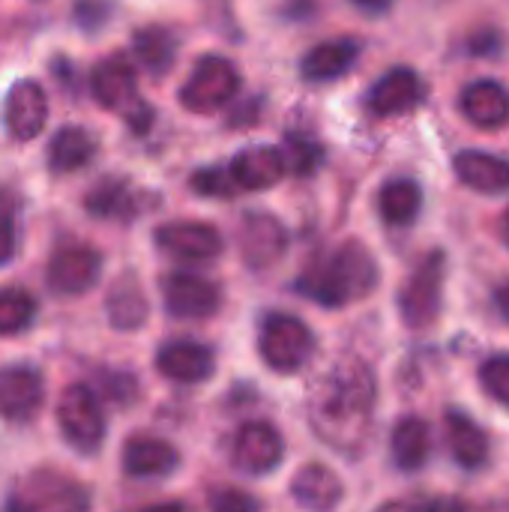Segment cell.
<instances>
[{
	"instance_id": "cell-40",
	"label": "cell",
	"mask_w": 509,
	"mask_h": 512,
	"mask_svg": "<svg viewBox=\"0 0 509 512\" xmlns=\"http://www.w3.org/2000/svg\"><path fill=\"white\" fill-rule=\"evenodd\" d=\"M144 512H186L183 504H156V507H147Z\"/></svg>"
},
{
	"instance_id": "cell-23",
	"label": "cell",
	"mask_w": 509,
	"mask_h": 512,
	"mask_svg": "<svg viewBox=\"0 0 509 512\" xmlns=\"http://www.w3.org/2000/svg\"><path fill=\"white\" fill-rule=\"evenodd\" d=\"M447 441H450V453L453 459L468 468L477 471L486 465L489 459V438L486 432L462 411H447Z\"/></svg>"
},
{
	"instance_id": "cell-35",
	"label": "cell",
	"mask_w": 509,
	"mask_h": 512,
	"mask_svg": "<svg viewBox=\"0 0 509 512\" xmlns=\"http://www.w3.org/2000/svg\"><path fill=\"white\" fill-rule=\"evenodd\" d=\"M108 9H111L108 0H78V3H75V18H78V24H81L84 30H96V27L105 24Z\"/></svg>"
},
{
	"instance_id": "cell-7",
	"label": "cell",
	"mask_w": 509,
	"mask_h": 512,
	"mask_svg": "<svg viewBox=\"0 0 509 512\" xmlns=\"http://www.w3.org/2000/svg\"><path fill=\"white\" fill-rule=\"evenodd\" d=\"M57 423L66 441L81 453H96L105 438V414L96 393L84 384L66 387L57 405Z\"/></svg>"
},
{
	"instance_id": "cell-20",
	"label": "cell",
	"mask_w": 509,
	"mask_h": 512,
	"mask_svg": "<svg viewBox=\"0 0 509 512\" xmlns=\"http://www.w3.org/2000/svg\"><path fill=\"white\" fill-rule=\"evenodd\" d=\"M180 465V453L159 438H132L123 447V468L129 477L138 480H156L174 474Z\"/></svg>"
},
{
	"instance_id": "cell-41",
	"label": "cell",
	"mask_w": 509,
	"mask_h": 512,
	"mask_svg": "<svg viewBox=\"0 0 509 512\" xmlns=\"http://www.w3.org/2000/svg\"><path fill=\"white\" fill-rule=\"evenodd\" d=\"M501 237H504V243L509 246V207H507V213L501 216Z\"/></svg>"
},
{
	"instance_id": "cell-42",
	"label": "cell",
	"mask_w": 509,
	"mask_h": 512,
	"mask_svg": "<svg viewBox=\"0 0 509 512\" xmlns=\"http://www.w3.org/2000/svg\"><path fill=\"white\" fill-rule=\"evenodd\" d=\"M63 512H81V510H63Z\"/></svg>"
},
{
	"instance_id": "cell-22",
	"label": "cell",
	"mask_w": 509,
	"mask_h": 512,
	"mask_svg": "<svg viewBox=\"0 0 509 512\" xmlns=\"http://www.w3.org/2000/svg\"><path fill=\"white\" fill-rule=\"evenodd\" d=\"M360 57V42L357 39H327L315 45L303 57V78L306 81H333L345 75Z\"/></svg>"
},
{
	"instance_id": "cell-28",
	"label": "cell",
	"mask_w": 509,
	"mask_h": 512,
	"mask_svg": "<svg viewBox=\"0 0 509 512\" xmlns=\"http://www.w3.org/2000/svg\"><path fill=\"white\" fill-rule=\"evenodd\" d=\"M135 57L144 69H150L153 75H162L171 69L174 57H177V39L165 30V27H144L135 33L132 39Z\"/></svg>"
},
{
	"instance_id": "cell-10",
	"label": "cell",
	"mask_w": 509,
	"mask_h": 512,
	"mask_svg": "<svg viewBox=\"0 0 509 512\" xmlns=\"http://www.w3.org/2000/svg\"><path fill=\"white\" fill-rule=\"evenodd\" d=\"M234 465L252 477H264L270 471H276L282 465V456H285V444H282V435L270 426V423H246L240 432H237V441H234Z\"/></svg>"
},
{
	"instance_id": "cell-29",
	"label": "cell",
	"mask_w": 509,
	"mask_h": 512,
	"mask_svg": "<svg viewBox=\"0 0 509 512\" xmlns=\"http://www.w3.org/2000/svg\"><path fill=\"white\" fill-rule=\"evenodd\" d=\"M84 207L99 219H132L135 216V195L123 180H102L84 198Z\"/></svg>"
},
{
	"instance_id": "cell-16",
	"label": "cell",
	"mask_w": 509,
	"mask_h": 512,
	"mask_svg": "<svg viewBox=\"0 0 509 512\" xmlns=\"http://www.w3.org/2000/svg\"><path fill=\"white\" fill-rule=\"evenodd\" d=\"M228 171H231L237 189L261 192V189L276 186L288 174V165H285V156L279 147H246L231 159Z\"/></svg>"
},
{
	"instance_id": "cell-30",
	"label": "cell",
	"mask_w": 509,
	"mask_h": 512,
	"mask_svg": "<svg viewBox=\"0 0 509 512\" xmlns=\"http://www.w3.org/2000/svg\"><path fill=\"white\" fill-rule=\"evenodd\" d=\"M36 303L24 288H0V336H12L30 327Z\"/></svg>"
},
{
	"instance_id": "cell-38",
	"label": "cell",
	"mask_w": 509,
	"mask_h": 512,
	"mask_svg": "<svg viewBox=\"0 0 509 512\" xmlns=\"http://www.w3.org/2000/svg\"><path fill=\"white\" fill-rule=\"evenodd\" d=\"M495 309H498V315L509 324V282L495 291Z\"/></svg>"
},
{
	"instance_id": "cell-39",
	"label": "cell",
	"mask_w": 509,
	"mask_h": 512,
	"mask_svg": "<svg viewBox=\"0 0 509 512\" xmlns=\"http://www.w3.org/2000/svg\"><path fill=\"white\" fill-rule=\"evenodd\" d=\"M351 3L360 6V9H366V12H384V9H390L393 0H351Z\"/></svg>"
},
{
	"instance_id": "cell-37",
	"label": "cell",
	"mask_w": 509,
	"mask_h": 512,
	"mask_svg": "<svg viewBox=\"0 0 509 512\" xmlns=\"http://www.w3.org/2000/svg\"><path fill=\"white\" fill-rule=\"evenodd\" d=\"M15 252V228L9 219H0V264H6Z\"/></svg>"
},
{
	"instance_id": "cell-11",
	"label": "cell",
	"mask_w": 509,
	"mask_h": 512,
	"mask_svg": "<svg viewBox=\"0 0 509 512\" xmlns=\"http://www.w3.org/2000/svg\"><path fill=\"white\" fill-rule=\"evenodd\" d=\"M48 117V96L36 81H18L3 99V126L15 141H30L42 132Z\"/></svg>"
},
{
	"instance_id": "cell-34",
	"label": "cell",
	"mask_w": 509,
	"mask_h": 512,
	"mask_svg": "<svg viewBox=\"0 0 509 512\" xmlns=\"http://www.w3.org/2000/svg\"><path fill=\"white\" fill-rule=\"evenodd\" d=\"M210 512H261V504L240 489H225L213 498Z\"/></svg>"
},
{
	"instance_id": "cell-33",
	"label": "cell",
	"mask_w": 509,
	"mask_h": 512,
	"mask_svg": "<svg viewBox=\"0 0 509 512\" xmlns=\"http://www.w3.org/2000/svg\"><path fill=\"white\" fill-rule=\"evenodd\" d=\"M192 189L198 195H207V198H231L237 192V183L231 177V171H222V168H204L198 174H192Z\"/></svg>"
},
{
	"instance_id": "cell-14",
	"label": "cell",
	"mask_w": 509,
	"mask_h": 512,
	"mask_svg": "<svg viewBox=\"0 0 509 512\" xmlns=\"http://www.w3.org/2000/svg\"><path fill=\"white\" fill-rule=\"evenodd\" d=\"M156 369L177 384H201L213 375L216 357L207 345L192 339H174L156 354Z\"/></svg>"
},
{
	"instance_id": "cell-31",
	"label": "cell",
	"mask_w": 509,
	"mask_h": 512,
	"mask_svg": "<svg viewBox=\"0 0 509 512\" xmlns=\"http://www.w3.org/2000/svg\"><path fill=\"white\" fill-rule=\"evenodd\" d=\"M282 156H285L288 171H291V174H297V177H309V174H315V171L321 168V162H324V150H321V144H318V141H309V138H300V135H288Z\"/></svg>"
},
{
	"instance_id": "cell-36",
	"label": "cell",
	"mask_w": 509,
	"mask_h": 512,
	"mask_svg": "<svg viewBox=\"0 0 509 512\" xmlns=\"http://www.w3.org/2000/svg\"><path fill=\"white\" fill-rule=\"evenodd\" d=\"M378 512H438V507L429 504V501H408V498H402V501L384 504Z\"/></svg>"
},
{
	"instance_id": "cell-1",
	"label": "cell",
	"mask_w": 509,
	"mask_h": 512,
	"mask_svg": "<svg viewBox=\"0 0 509 512\" xmlns=\"http://www.w3.org/2000/svg\"><path fill=\"white\" fill-rule=\"evenodd\" d=\"M375 405V378L363 363H342L330 372L312 411L315 429L333 447H348L360 438Z\"/></svg>"
},
{
	"instance_id": "cell-6",
	"label": "cell",
	"mask_w": 509,
	"mask_h": 512,
	"mask_svg": "<svg viewBox=\"0 0 509 512\" xmlns=\"http://www.w3.org/2000/svg\"><path fill=\"white\" fill-rule=\"evenodd\" d=\"M237 90H240V72L234 69V63L219 54H207L195 63L189 81L183 84L180 102L195 114H213L228 99H234Z\"/></svg>"
},
{
	"instance_id": "cell-17",
	"label": "cell",
	"mask_w": 509,
	"mask_h": 512,
	"mask_svg": "<svg viewBox=\"0 0 509 512\" xmlns=\"http://www.w3.org/2000/svg\"><path fill=\"white\" fill-rule=\"evenodd\" d=\"M288 246V234L279 219L267 213H249L240 228V252L249 267H267L273 264Z\"/></svg>"
},
{
	"instance_id": "cell-9",
	"label": "cell",
	"mask_w": 509,
	"mask_h": 512,
	"mask_svg": "<svg viewBox=\"0 0 509 512\" xmlns=\"http://www.w3.org/2000/svg\"><path fill=\"white\" fill-rule=\"evenodd\" d=\"M99 273H102V255L90 246L57 249L48 261V285L66 297L90 291L99 282Z\"/></svg>"
},
{
	"instance_id": "cell-8",
	"label": "cell",
	"mask_w": 509,
	"mask_h": 512,
	"mask_svg": "<svg viewBox=\"0 0 509 512\" xmlns=\"http://www.w3.org/2000/svg\"><path fill=\"white\" fill-rule=\"evenodd\" d=\"M162 297H165V309L174 318H210L219 312V288L195 273H171L162 279Z\"/></svg>"
},
{
	"instance_id": "cell-19",
	"label": "cell",
	"mask_w": 509,
	"mask_h": 512,
	"mask_svg": "<svg viewBox=\"0 0 509 512\" xmlns=\"http://www.w3.org/2000/svg\"><path fill=\"white\" fill-rule=\"evenodd\" d=\"M291 495L300 507L312 512H333L342 498H345V489H342V480L321 462H309L303 465L294 480H291Z\"/></svg>"
},
{
	"instance_id": "cell-26",
	"label": "cell",
	"mask_w": 509,
	"mask_h": 512,
	"mask_svg": "<svg viewBox=\"0 0 509 512\" xmlns=\"http://www.w3.org/2000/svg\"><path fill=\"white\" fill-rule=\"evenodd\" d=\"M420 207H423V192L414 180L408 177H396L390 180L381 195H378V210H381V219L387 225H396V228H405L411 225L417 216H420Z\"/></svg>"
},
{
	"instance_id": "cell-15",
	"label": "cell",
	"mask_w": 509,
	"mask_h": 512,
	"mask_svg": "<svg viewBox=\"0 0 509 512\" xmlns=\"http://www.w3.org/2000/svg\"><path fill=\"white\" fill-rule=\"evenodd\" d=\"M423 102V81L414 69L396 66L369 90V111L375 117H396L414 111Z\"/></svg>"
},
{
	"instance_id": "cell-5",
	"label": "cell",
	"mask_w": 509,
	"mask_h": 512,
	"mask_svg": "<svg viewBox=\"0 0 509 512\" xmlns=\"http://www.w3.org/2000/svg\"><path fill=\"white\" fill-rule=\"evenodd\" d=\"M444 273H447V258L444 252L426 255V261L411 273L399 294V309L408 327L426 330L438 321L441 315V297H444Z\"/></svg>"
},
{
	"instance_id": "cell-24",
	"label": "cell",
	"mask_w": 509,
	"mask_h": 512,
	"mask_svg": "<svg viewBox=\"0 0 509 512\" xmlns=\"http://www.w3.org/2000/svg\"><path fill=\"white\" fill-rule=\"evenodd\" d=\"M390 453L399 471H420L432 456V429L420 417L399 420L390 438Z\"/></svg>"
},
{
	"instance_id": "cell-4",
	"label": "cell",
	"mask_w": 509,
	"mask_h": 512,
	"mask_svg": "<svg viewBox=\"0 0 509 512\" xmlns=\"http://www.w3.org/2000/svg\"><path fill=\"white\" fill-rule=\"evenodd\" d=\"M90 90L102 108L123 111V117L129 120L132 129L144 132L150 126L153 111H150V105H144L138 99V78H135V69L129 66V60H123V57L102 60L90 75Z\"/></svg>"
},
{
	"instance_id": "cell-27",
	"label": "cell",
	"mask_w": 509,
	"mask_h": 512,
	"mask_svg": "<svg viewBox=\"0 0 509 512\" xmlns=\"http://www.w3.org/2000/svg\"><path fill=\"white\" fill-rule=\"evenodd\" d=\"M108 318L117 330H135L147 321V300L135 279H120L108 294Z\"/></svg>"
},
{
	"instance_id": "cell-21",
	"label": "cell",
	"mask_w": 509,
	"mask_h": 512,
	"mask_svg": "<svg viewBox=\"0 0 509 512\" xmlns=\"http://www.w3.org/2000/svg\"><path fill=\"white\" fill-rule=\"evenodd\" d=\"M453 168H456V177L474 192L498 195L509 189V159L483 153V150H465L456 156Z\"/></svg>"
},
{
	"instance_id": "cell-2",
	"label": "cell",
	"mask_w": 509,
	"mask_h": 512,
	"mask_svg": "<svg viewBox=\"0 0 509 512\" xmlns=\"http://www.w3.org/2000/svg\"><path fill=\"white\" fill-rule=\"evenodd\" d=\"M378 285V264L360 243H345L333 255L312 261L297 279V291L318 306L336 309L366 297Z\"/></svg>"
},
{
	"instance_id": "cell-18",
	"label": "cell",
	"mask_w": 509,
	"mask_h": 512,
	"mask_svg": "<svg viewBox=\"0 0 509 512\" xmlns=\"http://www.w3.org/2000/svg\"><path fill=\"white\" fill-rule=\"evenodd\" d=\"M462 114L477 129H501L509 123V90L501 81H474L462 90Z\"/></svg>"
},
{
	"instance_id": "cell-32",
	"label": "cell",
	"mask_w": 509,
	"mask_h": 512,
	"mask_svg": "<svg viewBox=\"0 0 509 512\" xmlns=\"http://www.w3.org/2000/svg\"><path fill=\"white\" fill-rule=\"evenodd\" d=\"M480 384L486 387V393L495 402H501L504 408H509V354L489 357L480 366Z\"/></svg>"
},
{
	"instance_id": "cell-12",
	"label": "cell",
	"mask_w": 509,
	"mask_h": 512,
	"mask_svg": "<svg viewBox=\"0 0 509 512\" xmlns=\"http://www.w3.org/2000/svg\"><path fill=\"white\" fill-rule=\"evenodd\" d=\"M156 246L180 261H213L222 252V234L207 222H171L156 231Z\"/></svg>"
},
{
	"instance_id": "cell-3",
	"label": "cell",
	"mask_w": 509,
	"mask_h": 512,
	"mask_svg": "<svg viewBox=\"0 0 509 512\" xmlns=\"http://www.w3.org/2000/svg\"><path fill=\"white\" fill-rule=\"evenodd\" d=\"M258 348L270 369L291 375V372H300L315 354V336L297 315L273 312L261 324Z\"/></svg>"
},
{
	"instance_id": "cell-25",
	"label": "cell",
	"mask_w": 509,
	"mask_h": 512,
	"mask_svg": "<svg viewBox=\"0 0 509 512\" xmlns=\"http://www.w3.org/2000/svg\"><path fill=\"white\" fill-rule=\"evenodd\" d=\"M93 156H96V138L81 126H63L48 144V168L54 174H72L87 162H93Z\"/></svg>"
},
{
	"instance_id": "cell-13",
	"label": "cell",
	"mask_w": 509,
	"mask_h": 512,
	"mask_svg": "<svg viewBox=\"0 0 509 512\" xmlns=\"http://www.w3.org/2000/svg\"><path fill=\"white\" fill-rule=\"evenodd\" d=\"M45 399L42 375L33 366H3L0 369V417L30 420Z\"/></svg>"
}]
</instances>
